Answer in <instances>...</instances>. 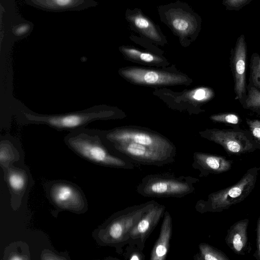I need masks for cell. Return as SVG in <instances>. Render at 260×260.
<instances>
[{"instance_id":"6da1fadb","label":"cell","mask_w":260,"mask_h":260,"mask_svg":"<svg viewBox=\"0 0 260 260\" xmlns=\"http://www.w3.org/2000/svg\"><path fill=\"white\" fill-rule=\"evenodd\" d=\"M156 203L150 200L114 213L94 231L93 236L99 245L114 247L121 253L135 225Z\"/></svg>"},{"instance_id":"7a4b0ae2","label":"cell","mask_w":260,"mask_h":260,"mask_svg":"<svg viewBox=\"0 0 260 260\" xmlns=\"http://www.w3.org/2000/svg\"><path fill=\"white\" fill-rule=\"evenodd\" d=\"M116 108L105 105L96 106L86 110L59 114H40L24 108L17 114L21 123L45 124L57 130L70 132L85 127L90 122L98 120H107L118 115Z\"/></svg>"},{"instance_id":"3957f363","label":"cell","mask_w":260,"mask_h":260,"mask_svg":"<svg viewBox=\"0 0 260 260\" xmlns=\"http://www.w3.org/2000/svg\"><path fill=\"white\" fill-rule=\"evenodd\" d=\"M66 144L81 157L96 164L120 169H132L134 165L129 161L110 152L100 130L78 128L65 137Z\"/></svg>"},{"instance_id":"277c9868","label":"cell","mask_w":260,"mask_h":260,"mask_svg":"<svg viewBox=\"0 0 260 260\" xmlns=\"http://www.w3.org/2000/svg\"><path fill=\"white\" fill-rule=\"evenodd\" d=\"M199 179L169 173L149 174L137 185L136 191L144 197L182 198L193 192Z\"/></svg>"},{"instance_id":"5b68a950","label":"cell","mask_w":260,"mask_h":260,"mask_svg":"<svg viewBox=\"0 0 260 260\" xmlns=\"http://www.w3.org/2000/svg\"><path fill=\"white\" fill-rule=\"evenodd\" d=\"M259 169H249L237 183L209 194L206 200H199L195 205L196 211L201 213L219 212L241 202L254 188Z\"/></svg>"},{"instance_id":"8992f818","label":"cell","mask_w":260,"mask_h":260,"mask_svg":"<svg viewBox=\"0 0 260 260\" xmlns=\"http://www.w3.org/2000/svg\"><path fill=\"white\" fill-rule=\"evenodd\" d=\"M106 143L131 142L147 146L157 150L176 155L174 144L161 134L148 128L123 126L101 131Z\"/></svg>"},{"instance_id":"52a82bcc","label":"cell","mask_w":260,"mask_h":260,"mask_svg":"<svg viewBox=\"0 0 260 260\" xmlns=\"http://www.w3.org/2000/svg\"><path fill=\"white\" fill-rule=\"evenodd\" d=\"M120 76L136 85L149 86H166L189 85L192 80L178 72L142 68L126 67L118 70Z\"/></svg>"},{"instance_id":"ba28073f","label":"cell","mask_w":260,"mask_h":260,"mask_svg":"<svg viewBox=\"0 0 260 260\" xmlns=\"http://www.w3.org/2000/svg\"><path fill=\"white\" fill-rule=\"evenodd\" d=\"M45 188L49 200L55 207L76 213L86 210V199L75 184L67 181H55L46 184Z\"/></svg>"},{"instance_id":"9c48e42d","label":"cell","mask_w":260,"mask_h":260,"mask_svg":"<svg viewBox=\"0 0 260 260\" xmlns=\"http://www.w3.org/2000/svg\"><path fill=\"white\" fill-rule=\"evenodd\" d=\"M199 134L202 137L221 145L230 154H241L255 149L251 133L239 128L206 129L200 132Z\"/></svg>"},{"instance_id":"30bf717a","label":"cell","mask_w":260,"mask_h":260,"mask_svg":"<svg viewBox=\"0 0 260 260\" xmlns=\"http://www.w3.org/2000/svg\"><path fill=\"white\" fill-rule=\"evenodd\" d=\"M105 143L111 150L143 165L163 166L174 162L176 156L134 142H105Z\"/></svg>"},{"instance_id":"8fae6325","label":"cell","mask_w":260,"mask_h":260,"mask_svg":"<svg viewBox=\"0 0 260 260\" xmlns=\"http://www.w3.org/2000/svg\"><path fill=\"white\" fill-rule=\"evenodd\" d=\"M166 208L164 205L157 202L146 212L132 230L127 244L143 251L147 239L164 216Z\"/></svg>"},{"instance_id":"7c38bea8","label":"cell","mask_w":260,"mask_h":260,"mask_svg":"<svg viewBox=\"0 0 260 260\" xmlns=\"http://www.w3.org/2000/svg\"><path fill=\"white\" fill-rule=\"evenodd\" d=\"M247 45L245 36L241 35L237 39L231 51V67L234 79V91L236 99L242 100L246 95V71Z\"/></svg>"},{"instance_id":"4fadbf2b","label":"cell","mask_w":260,"mask_h":260,"mask_svg":"<svg viewBox=\"0 0 260 260\" xmlns=\"http://www.w3.org/2000/svg\"><path fill=\"white\" fill-rule=\"evenodd\" d=\"M5 179L11 196V206L14 210L20 206L25 192L29 189L30 174L26 168L11 165L5 170Z\"/></svg>"},{"instance_id":"5bb4252c","label":"cell","mask_w":260,"mask_h":260,"mask_svg":"<svg viewBox=\"0 0 260 260\" xmlns=\"http://www.w3.org/2000/svg\"><path fill=\"white\" fill-rule=\"evenodd\" d=\"M192 167L199 171V177L217 174L229 171L232 161L221 156L196 152L193 154Z\"/></svg>"},{"instance_id":"9a60e30c","label":"cell","mask_w":260,"mask_h":260,"mask_svg":"<svg viewBox=\"0 0 260 260\" xmlns=\"http://www.w3.org/2000/svg\"><path fill=\"white\" fill-rule=\"evenodd\" d=\"M172 232V218L170 212L166 210L159 236L151 252L150 260H164L166 258L169 251Z\"/></svg>"},{"instance_id":"2e32d148","label":"cell","mask_w":260,"mask_h":260,"mask_svg":"<svg viewBox=\"0 0 260 260\" xmlns=\"http://www.w3.org/2000/svg\"><path fill=\"white\" fill-rule=\"evenodd\" d=\"M248 219L238 221L228 231L225 242L236 254L244 255L248 249L247 229Z\"/></svg>"},{"instance_id":"e0dca14e","label":"cell","mask_w":260,"mask_h":260,"mask_svg":"<svg viewBox=\"0 0 260 260\" xmlns=\"http://www.w3.org/2000/svg\"><path fill=\"white\" fill-rule=\"evenodd\" d=\"M167 15L173 28L181 36L191 34L197 29V22L194 18L181 10L171 9Z\"/></svg>"},{"instance_id":"ac0fdd59","label":"cell","mask_w":260,"mask_h":260,"mask_svg":"<svg viewBox=\"0 0 260 260\" xmlns=\"http://www.w3.org/2000/svg\"><path fill=\"white\" fill-rule=\"evenodd\" d=\"M16 144V141L13 138L9 136L1 137L0 162L4 170L20 159V153Z\"/></svg>"},{"instance_id":"d6986e66","label":"cell","mask_w":260,"mask_h":260,"mask_svg":"<svg viewBox=\"0 0 260 260\" xmlns=\"http://www.w3.org/2000/svg\"><path fill=\"white\" fill-rule=\"evenodd\" d=\"M128 18L136 27L147 38L155 41H161V37L154 25L141 14H134Z\"/></svg>"},{"instance_id":"ffe728a7","label":"cell","mask_w":260,"mask_h":260,"mask_svg":"<svg viewBox=\"0 0 260 260\" xmlns=\"http://www.w3.org/2000/svg\"><path fill=\"white\" fill-rule=\"evenodd\" d=\"M121 50L127 58L140 63L157 66L164 62V60L158 56L135 48L124 47Z\"/></svg>"},{"instance_id":"44dd1931","label":"cell","mask_w":260,"mask_h":260,"mask_svg":"<svg viewBox=\"0 0 260 260\" xmlns=\"http://www.w3.org/2000/svg\"><path fill=\"white\" fill-rule=\"evenodd\" d=\"M199 252L194 255L196 260H227L228 257L221 251L206 243H201Z\"/></svg>"},{"instance_id":"7402d4cb","label":"cell","mask_w":260,"mask_h":260,"mask_svg":"<svg viewBox=\"0 0 260 260\" xmlns=\"http://www.w3.org/2000/svg\"><path fill=\"white\" fill-rule=\"evenodd\" d=\"M213 90L208 87H200L187 93L186 97L196 104H204L211 100L214 96Z\"/></svg>"},{"instance_id":"603a6c76","label":"cell","mask_w":260,"mask_h":260,"mask_svg":"<svg viewBox=\"0 0 260 260\" xmlns=\"http://www.w3.org/2000/svg\"><path fill=\"white\" fill-rule=\"evenodd\" d=\"M24 244L21 242L12 243L6 249L4 258L8 259H29V250L27 247H25Z\"/></svg>"},{"instance_id":"cb8c5ba5","label":"cell","mask_w":260,"mask_h":260,"mask_svg":"<svg viewBox=\"0 0 260 260\" xmlns=\"http://www.w3.org/2000/svg\"><path fill=\"white\" fill-rule=\"evenodd\" d=\"M250 76L253 85L260 89V55L253 53L250 58Z\"/></svg>"},{"instance_id":"d4e9b609","label":"cell","mask_w":260,"mask_h":260,"mask_svg":"<svg viewBox=\"0 0 260 260\" xmlns=\"http://www.w3.org/2000/svg\"><path fill=\"white\" fill-rule=\"evenodd\" d=\"M248 91L245 100L246 108L260 113V91L254 86L250 87Z\"/></svg>"},{"instance_id":"484cf974","label":"cell","mask_w":260,"mask_h":260,"mask_svg":"<svg viewBox=\"0 0 260 260\" xmlns=\"http://www.w3.org/2000/svg\"><path fill=\"white\" fill-rule=\"evenodd\" d=\"M79 0H33L40 6L50 8H66L76 5Z\"/></svg>"},{"instance_id":"4316f807","label":"cell","mask_w":260,"mask_h":260,"mask_svg":"<svg viewBox=\"0 0 260 260\" xmlns=\"http://www.w3.org/2000/svg\"><path fill=\"white\" fill-rule=\"evenodd\" d=\"M210 119L214 122L231 125L239 124L241 122V119L238 115L229 113L212 115Z\"/></svg>"},{"instance_id":"83f0119b","label":"cell","mask_w":260,"mask_h":260,"mask_svg":"<svg viewBox=\"0 0 260 260\" xmlns=\"http://www.w3.org/2000/svg\"><path fill=\"white\" fill-rule=\"evenodd\" d=\"M246 123L253 139L257 144H260V120L246 119Z\"/></svg>"},{"instance_id":"f1b7e54d","label":"cell","mask_w":260,"mask_h":260,"mask_svg":"<svg viewBox=\"0 0 260 260\" xmlns=\"http://www.w3.org/2000/svg\"><path fill=\"white\" fill-rule=\"evenodd\" d=\"M125 258L130 260H143L145 259V255L143 251L141 250L134 245H128L126 248V251L124 255Z\"/></svg>"},{"instance_id":"f546056e","label":"cell","mask_w":260,"mask_h":260,"mask_svg":"<svg viewBox=\"0 0 260 260\" xmlns=\"http://www.w3.org/2000/svg\"><path fill=\"white\" fill-rule=\"evenodd\" d=\"M252 0H223L222 4L226 10L238 11L248 4Z\"/></svg>"},{"instance_id":"4dcf8cb0","label":"cell","mask_w":260,"mask_h":260,"mask_svg":"<svg viewBox=\"0 0 260 260\" xmlns=\"http://www.w3.org/2000/svg\"><path fill=\"white\" fill-rule=\"evenodd\" d=\"M42 259H64L57 254H54L53 252L48 250L47 251L43 252L42 254Z\"/></svg>"},{"instance_id":"1f68e13d","label":"cell","mask_w":260,"mask_h":260,"mask_svg":"<svg viewBox=\"0 0 260 260\" xmlns=\"http://www.w3.org/2000/svg\"><path fill=\"white\" fill-rule=\"evenodd\" d=\"M257 250L256 256L260 259V216L257 222Z\"/></svg>"},{"instance_id":"d6a6232c","label":"cell","mask_w":260,"mask_h":260,"mask_svg":"<svg viewBox=\"0 0 260 260\" xmlns=\"http://www.w3.org/2000/svg\"><path fill=\"white\" fill-rule=\"evenodd\" d=\"M30 28V25L25 24L18 27L15 30V33L17 36H21L26 33Z\"/></svg>"}]
</instances>
